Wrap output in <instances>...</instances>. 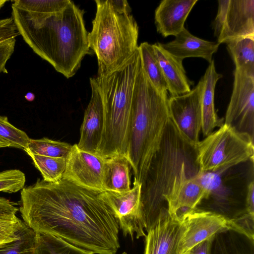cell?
Wrapping results in <instances>:
<instances>
[{
	"label": "cell",
	"instance_id": "cell-3",
	"mask_svg": "<svg viewBox=\"0 0 254 254\" xmlns=\"http://www.w3.org/2000/svg\"><path fill=\"white\" fill-rule=\"evenodd\" d=\"M168 95V92L160 91L150 81L140 58L132 93L127 157L134 181L140 183L159 148L170 118Z\"/></svg>",
	"mask_w": 254,
	"mask_h": 254
},
{
	"label": "cell",
	"instance_id": "cell-41",
	"mask_svg": "<svg viewBox=\"0 0 254 254\" xmlns=\"http://www.w3.org/2000/svg\"><path fill=\"white\" fill-rule=\"evenodd\" d=\"M33 97H34L33 94H31V93H28L25 98H26V99L27 100H29V101H32L34 98H32Z\"/></svg>",
	"mask_w": 254,
	"mask_h": 254
},
{
	"label": "cell",
	"instance_id": "cell-11",
	"mask_svg": "<svg viewBox=\"0 0 254 254\" xmlns=\"http://www.w3.org/2000/svg\"><path fill=\"white\" fill-rule=\"evenodd\" d=\"M224 124L254 140V77L236 69Z\"/></svg>",
	"mask_w": 254,
	"mask_h": 254
},
{
	"label": "cell",
	"instance_id": "cell-27",
	"mask_svg": "<svg viewBox=\"0 0 254 254\" xmlns=\"http://www.w3.org/2000/svg\"><path fill=\"white\" fill-rule=\"evenodd\" d=\"M36 232L22 221L14 240L0 247V254H36Z\"/></svg>",
	"mask_w": 254,
	"mask_h": 254
},
{
	"label": "cell",
	"instance_id": "cell-34",
	"mask_svg": "<svg viewBox=\"0 0 254 254\" xmlns=\"http://www.w3.org/2000/svg\"><path fill=\"white\" fill-rule=\"evenodd\" d=\"M16 38L0 42V73H7L6 64L14 52Z\"/></svg>",
	"mask_w": 254,
	"mask_h": 254
},
{
	"label": "cell",
	"instance_id": "cell-26",
	"mask_svg": "<svg viewBox=\"0 0 254 254\" xmlns=\"http://www.w3.org/2000/svg\"><path fill=\"white\" fill-rule=\"evenodd\" d=\"M27 154L31 157L35 167L41 173L44 181L57 183L63 178L66 168L67 158Z\"/></svg>",
	"mask_w": 254,
	"mask_h": 254
},
{
	"label": "cell",
	"instance_id": "cell-22",
	"mask_svg": "<svg viewBox=\"0 0 254 254\" xmlns=\"http://www.w3.org/2000/svg\"><path fill=\"white\" fill-rule=\"evenodd\" d=\"M130 163L124 155L105 159L103 177L104 191L124 192L130 190Z\"/></svg>",
	"mask_w": 254,
	"mask_h": 254
},
{
	"label": "cell",
	"instance_id": "cell-18",
	"mask_svg": "<svg viewBox=\"0 0 254 254\" xmlns=\"http://www.w3.org/2000/svg\"><path fill=\"white\" fill-rule=\"evenodd\" d=\"M160 44L163 49L181 61L187 58L198 57L205 59L209 63L212 61V56L217 51L220 45L217 42L198 38L185 27L173 40Z\"/></svg>",
	"mask_w": 254,
	"mask_h": 254
},
{
	"label": "cell",
	"instance_id": "cell-24",
	"mask_svg": "<svg viewBox=\"0 0 254 254\" xmlns=\"http://www.w3.org/2000/svg\"><path fill=\"white\" fill-rule=\"evenodd\" d=\"M142 66L153 85L160 91L168 88L152 44L144 42L138 46Z\"/></svg>",
	"mask_w": 254,
	"mask_h": 254
},
{
	"label": "cell",
	"instance_id": "cell-37",
	"mask_svg": "<svg viewBox=\"0 0 254 254\" xmlns=\"http://www.w3.org/2000/svg\"><path fill=\"white\" fill-rule=\"evenodd\" d=\"M212 237L195 245L186 253L187 254H209L210 244Z\"/></svg>",
	"mask_w": 254,
	"mask_h": 254
},
{
	"label": "cell",
	"instance_id": "cell-30",
	"mask_svg": "<svg viewBox=\"0 0 254 254\" xmlns=\"http://www.w3.org/2000/svg\"><path fill=\"white\" fill-rule=\"evenodd\" d=\"M0 138L7 142L10 147L24 151L27 148L30 140L24 131L11 125L6 117L0 115Z\"/></svg>",
	"mask_w": 254,
	"mask_h": 254
},
{
	"label": "cell",
	"instance_id": "cell-4",
	"mask_svg": "<svg viewBox=\"0 0 254 254\" xmlns=\"http://www.w3.org/2000/svg\"><path fill=\"white\" fill-rule=\"evenodd\" d=\"M140 61L138 49L122 66L96 77L104 109V128L97 155L127 157L133 89Z\"/></svg>",
	"mask_w": 254,
	"mask_h": 254
},
{
	"label": "cell",
	"instance_id": "cell-16",
	"mask_svg": "<svg viewBox=\"0 0 254 254\" xmlns=\"http://www.w3.org/2000/svg\"><path fill=\"white\" fill-rule=\"evenodd\" d=\"M91 96L86 109L77 144L82 150L97 154L104 128V109L101 93L96 77L90 78Z\"/></svg>",
	"mask_w": 254,
	"mask_h": 254
},
{
	"label": "cell",
	"instance_id": "cell-43",
	"mask_svg": "<svg viewBox=\"0 0 254 254\" xmlns=\"http://www.w3.org/2000/svg\"><path fill=\"white\" fill-rule=\"evenodd\" d=\"M122 254H127L126 252H124Z\"/></svg>",
	"mask_w": 254,
	"mask_h": 254
},
{
	"label": "cell",
	"instance_id": "cell-9",
	"mask_svg": "<svg viewBox=\"0 0 254 254\" xmlns=\"http://www.w3.org/2000/svg\"><path fill=\"white\" fill-rule=\"evenodd\" d=\"M141 183L134 181L132 188L124 192L104 191L102 196L125 236L133 240L145 237L146 221L141 202Z\"/></svg>",
	"mask_w": 254,
	"mask_h": 254
},
{
	"label": "cell",
	"instance_id": "cell-21",
	"mask_svg": "<svg viewBox=\"0 0 254 254\" xmlns=\"http://www.w3.org/2000/svg\"><path fill=\"white\" fill-rule=\"evenodd\" d=\"M209 254H254V237L227 227L213 236Z\"/></svg>",
	"mask_w": 254,
	"mask_h": 254
},
{
	"label": "cell",
	"instance_id": "cell-32",
	"mask_svg": "<svg viewBox=\"0 0 254 254\" xmlns=\"http://www.w3.org/2000/svg\"><path fill=\"white\" fill-rule=\"evenodd\" d=\"M22 222L16 214L0 215V247L15 240Z\"/></svg>",
	"mask_w": 254,
	"mask_h": 254
},
{
	"label": "cell",
	"instance_id": "cell-25",
	"mask_svg": "<svg viewBox=\"0 0 254 254\" xmlns=\"http://www.w3.org/2000/svg\"><path fill=\"white\" fill-rule=\"evenodd\" d=\"M36 254H94L59 237L36 232Z\"/></svg>",
	"mask_w": 254,
	"mask_h": 254
},
{
	"label": "cell",
	"instance_id": "cell-7",
	"mask_svg": "<svg viewBox=\"0 0 254 254\" xmlns=\"http://www.w3.org/2000/svg\"><path fill=\"white\" fill-rule=\"evenodd\" d=\"M254 144L249 135L224 123L197 144L199 171L221 174L240 163L253 162Z\"/></svg>",
	"mask_w": 254,
	"mask_h": 254
},
{
	"label": "cell",
	"instance_id": "cell-14",
	"mask_svg": "<svg viewBox=\"0 0 254 254\" xmlns=\"http://www.w3.org/2000/svg\"><path fill=\"white\" fill-rule=\"evenodd\" d=\"M184 230L180 241L178 254H185L198 243L211 238L228 227V220L216 213L195 209L184 214L180 219Z\"/></svg>",
	"mask_w": 254,
	"mask_h": 254
},
{
	"label": "cell",
	"instance_id": "cell-36",
	"mask_svg": "<svg viewBox=\"0 0 254 254\" xmlns=\"http://www.w3.org/2000/svg\"><path fill=\"white\" fill-rule=\"evenodd\" d=\"M245 200L246 210L249 214L254 216V182L252 180L248 186Z\"/></svg>",
	"mask_w": 254,
	"mask_h": 254
},
{
	"label": "cell",
	"instance_id": "cell-13",
	"mask_svg": "<svg viewBox=\"0 0 254 254\" xmlns=\"http://www.w3.org/2000/svg\"><path fill=\"white\" fill-rule=\"evenodd\" d=\"M105 159L72 145L67 157L64 178L77 185L98 191H104L103 177Z\"/></svg>",
	"mask_w": 254,
	"mask_h": 254
},
{
	"label": "cell",
	"instance_id": "cell-6",
	"mask_svg": "<svg viewBox=\"0 0 254 254\" xmlns=\"http://www.w3.org/2000/svg\"><path fill=\"white\" fill-rule=\"evenodd\" d=\"M95 2L96 12L88 41L97 59V75H105L120 68L138 49V26L131 13L117 12L108 0Z\"/></svg>",
	"mask_w": 254,
	"mask_h": 254
},
{
	"label": "cell",
	"instance_id": "cell-33",
	"mask_svg": "<svg viewBox=\"0 0 254 254\" xmlns=\"http://www.w3.org/2000/svg\"><path fill=\"white\" fill-rule=\"evenodd\" d=\"M220 175L213 172L199 171L195 177L200 184L208 192L210 196L214 194L221 186Z\"/></svg>",
	"mask_w": 254,
	"mask_h": 254
},
{
	"label": "cell",
	"instance_id": "cell-40",
	"mask_svg": "<svg viewBox=\"0 0 254 254\" xmlns=\"http://www.w3.org/2000/svg\"><path fill=\"white\" fill-rule=\"evenodd\" d=\"M9 147V144L0 138V148Z\"/></svg>",
	"mask_w": 254,
	"mask_h": 254
},
{
	"label": "cell",
	"instance_id": "cell-42",
	"mask_svg": "<svg viewBox=\"0 0 254 254\" xmlns=\"http://www.w3.org/2000/svg\"><path fill=\"white\" fill-rule=\"evenodd\" d=\"M7 0H0V9L4 5Z\"/></svg>",
	"mask_w": 254,
	"mask_h": 254
},
{
	"label": "cell",
	"instance_id": "cell-5",
	"mask_svg": "<svg viewBox=\"0 0 254 254\" xmlns=\"http://www.w3.org/2000/svg\"><path fill=\"white\" fill-rule=\"evenodd\" d=\"M196 145L181 132L170 117L159 148L141 183V202L146 232L161 211L168 209L165 197L170 193L183 166L197 161Z\"/></svg>",
	"mask_w": 254,
	"mask_h": 254
},
{
	"label": "cell",
	"instance_id": "cell-38",
	"mask_svg": "<svg viewBox=\"0 0 254 254\" xmlns=\"http://www.w3.org/2000/svg\"><path fill=\"white\" fill-rule=\"evenodd\" d=\"M18 208L9 200L0 196V215L16 214Z\"/></svg>",
	"mask_w": 254,
	"mask_h": 254
},
{
	"label": "cell",
	"instance_id": "cell-35",
	"mask_svg": "<svg viewBox=\"0 0 254 254\" xmlns=\"http://www.w3.org/2000/svg\"><path fill=\"white\" fill-rule=\"evenodd\" d=\"M19 35L11 17L0 19V42L16 38Z\"/></svg>",
	"mask_w": 254,
	"mask_h": 254
},
{
	"label": "cell",
	"instance_id": "cell-10",
	"mask_svg": "<svg viewBox=\"0 0 254 254\" xmlns=\"http://www.w3.org/2000/svg\"><path fill=\"white\" fill-rule=\"evenodd\" d=\"M199 171L197 161L184 164L165 197L170 214L180 220L185 213L195 210L209 195L195 176Z\"/></svg>",
	"mask_w": 254,
	"mask_h": 254
},
{
	"label": "cell",
	"instance_id": "cell-39",
	"mask_svg": "<svg viewBox=\"0 0 254 254\" xmlns=\"http://www.w3.org/2000/svg\"><path fill=\"white\" fill-rule=\"evenodd\" d=\"M113 8L122 13H130V7L126 0H108Z\"/></svg>",
	"mask_w": 254,
	"mask_h": 254
},
{
	"label": "cell",
	"instance_id": "cell-19",
	"mask_svg": "<svg viewBox=\"0 0 254 254\" xmlns=\"http://www.w3.org/2000/svg\"><path fill=\"white\" fill-rule=\"evenodd\" d=\"M152 46L171 96L190 92L193 83L187 76L183 61L163 49L160 43H154Z\"/></svg>",
	"mask_w": 254,
	"mask_h": 254
},
{
	"label": "cell",
	"instance_id": "cell-28",
	"mask_svg": "<svg viewBox=\"0 0 254 254\" xmlns=\"http://www.w3.org/2000/svg\"><path fill=\"white\" fill-rule=\"evenodd\" d=\"M72 146L64 142L43 137L37 139H30L28 147L25 151L27 153L48 157L67 158Z\"/></svg>",
	"mask_w": 254,
	"mask_h": 254
},
{
	"label": "cell",
	"instance_id": "cell-29",
	"mask_svg": "<svg viewBox=\"0 0 254 254\" xmlns=\"http://www.w3.org/2000/svg\"><path fill=\"white\" fill-rule=\"evenodd\" d=\"M70 0H15L12 5L24 11L50 15L63 9Z\"/></svg>",
	"mask_w": 254,
	"mask_h": 254
},
{
	"label": "cell",
	"instance_id": "cell-17",
	"mask_svg": "<svg viewBox=\"0 0 254 254\" xmlns=\"http://www.w3.org/2000/svg\"><path fill=\"white\" fill-rule=\"evenodd\" d=\"M198 0H163L154 14L157 32L164 37L176 36L184 28L185 22Z\"/></svg>",
	"mask_w": 254,
	"mask_h": 254
},
{
	"label": "cell",
	"instance_id": "cell-23",
	"mask_svg": "<svg viewBox=\"0 0 254 254\" xmlns=\"http://www.w3.org/2000/svg\"><path fill=\"white\" fill-rule=\"evenodd\" d=\"M226 44L235 69L254 77V38H242Z\"/></svg>",
	"mask_w": 254,
	"mask_h": 254
},
{
	"label": "cell",
	"instance_id": "cell-2",
	"mask_svg": "<svg viewBox=\"0 0 254 254\" xmlns=\"http://www.w3.org/2000/svg\"><path fill=\"white\" fill-rule=\"evenodd\" d=\"M11 17L19 35L33 51L67 78L90 54L84 11L70 0L50 15L32 13L11 5Z\"/></svg>",
	"mask_w": 254,
	"mask_h": 254
},
{
	"label": "cell",
	"instance_id": "cell-44",
	"mask_svg": "<svg viewBox=\"0 0 254 254\" xmlns=\"http://www.w3.org/2000/svg\"><path fill=\"white\" fill-rule=\"evenodd\" d=\"M185 254H187V253H186Z\"/></svg>",
	"mask_w": 254,
	"mask_h": 254
},
{
	"label": "cell",
	"instance_id": "cell-31",
	"mask_svg": "<svg viewBox=\"0 0 254 254\" xmlns=\"http://www.w3.org/2000/svg\"><path fill=\"white\" fill-rule=\"evenodd\" d=\"M24 173L18 169L0 172V192L14 193L21 190L25 183Z\"/></svg>",
	"mask_w": 254,
	"mask_h": 254
},
{
	"label": "cell",
	"instance_id": "cell-8",
	"mask_svg": "<svg viewBox=\"0 0 254 254\" xmlns=\"http://www.w3.org/2000/svg\"><path fill=\"white\" fill-rule=\"evenodd\" d=\"M213 23L217 43L254 38V0H219Z\"/></svg>",
	"mask_w": 254,
	"mask_h": 254
},
{
	"label": "cell",
	"instance_id": "cell-15",
	"mask_svg": "<svg viewBox=\"0 0 254 254\" xmlns=\"http://www.w3.org/2000/svg\"><path fill=\"white\" fill-rule=\"evenodd\" d=\"M184 230L182 220L173 218L168 209L161 210L145 237L144 254H178Z\"/></svg>",
	"mask_w": 254,
	"mask_h": 254
},
{
	"label": "cell",
	"instance_id": "cell-12",
	"mask_svg": "<svg viewBox=\"0 0 254 254\" xmlns=\"http://www.w3.org/2000/svg\"><path fill=\"white\" fill-rule=\"evenodd\" d=\"M202 77L197 84L184 94L168 99L170 117L181 132L192 143L197 145L201 130Z\"/></svg>",
	"mask_w": 254,
	"mask_h": 254
},
{
	"label": "cell",
	"instance_id": "cell-1",
	"mask_svg": "<svg viewBox=\"0 0 254 254\" xmlns=\"http://www.w3.org/2000/svg\"><path fill=\"white\" fill-rule=\"evenodd\" d=\"M102 192L64 178L57 183L38 179L21 190L20 212L36 233L59 237L94 254H116L119 226Z\"/></svg>",
	"mask_w": 254,
	"mask_h": 254
},
{
	"label": "cell",
	"instance_id": "cell-20",
	"mask_svg": "<svg viewBox=\"0 0 254 254\" xmlns=\"http://www.w3.org/2000/svg\"><path fill=\"white\" fill-rule=\"evenodd\" d=\"M222 77V75L216 71L212 60L202 77L203 87L201 96V131L204 137L209 135L215 127H220L223 124V119L218 118L214 106L216 84Z\"/></svg>",
	"mask_w": 254,
	"mask_h": 254
}]
</instances>
